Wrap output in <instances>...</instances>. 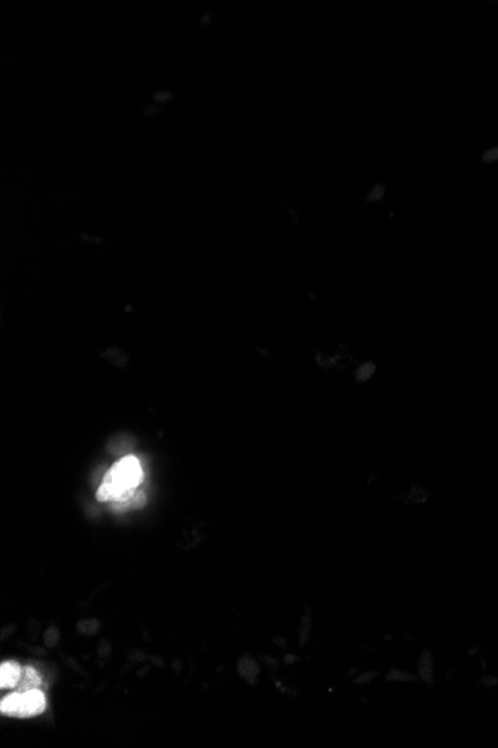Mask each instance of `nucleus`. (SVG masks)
Returning a JSON list of instances; mask_svg holds the SVG:
<instances>
[{"instance_id":"f257e3e1","label":"nucleus","mask_w":498,"mask_h":748,"mask_svg":"<svg viewBox=\"0 0 498 748\" xmlns=\"http://www.w3.org/2000/svg\"><path fill=\"white\" fill-rule=\"evenodd\" d=\"M142 481V468L136 457L127 456L106 474L103 484L97 491L99 501H124Z\"/></svg>"},{"instance_id":"f03ea898","label":"nucleus","mask_w":498,"mask_h":748,"mask_svg":"<svg viewBox=\"0 0 498 748\" xmlns=\"http://www.w3.org/2000/svg\"><path fill=\"white\" fill-rule=\"evenodd\" d=\"M46 701L44 693L38 689H34L24 693L20 692L6 696L2 704H0V711H2L4 716L29 718L44 713Z\"/></svg>"},{"instance_id":"7ed1b4c3","label":"nucleus","mask_w":498,"mask_h":748,"mask_svg":"<svg viewBox=\"0 0 498 748\" xmlns=\"http://www.w3.org/2000/svg\"><path fill=\"white\" fill-rule=\"evenodd\" d=\"M21 675H22V671L18 663L15 662L2 663V668H0V685H2V689H11V687H15L21 680Z\"/></svg>"},{"instance_id":"20e7f679","label":"nucleus","mask_w":498,"mask_h":748,"mask_svg":"<svg viewBox=\"0 0 498 748\" xmlns=\"http://www.w3.org/2000/svg\"><path fill=\"white\" fill-rule=\"evenodd\" d=\"M18 685H20L21 693L38 689V687L41 685V678H39L38 672H36V671L32 669V668H26V669H24V671H22V675H21V680H20V683H18Z\"/></svg>"}]
</instances>
